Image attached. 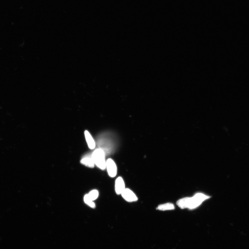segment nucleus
Instances as JSON below:
<instances>
[{
  "mask_svg": "<svg viewBox=\"0 0 249 249\" xmlns=\"http://www.w3.org/2000/svg\"><path fill=\"white\" fill-rule=\"evenodd\" d=\"M95 164L101 170H104L106 168V162L105 158V153L102 150L97 149L94 150L92 154Z\"/></svg>",
  "mask_w": 249,
  "mask_h": 249,
  "instance_id": "1",
  "label": "nucleus"
},
{
  "mask_svg": "<svg viewBox=\"0 0 249 249\" xmlns=\"http://www.w3.org/2000/svg\"><path fill=\"white\" fill-rule=\"evenodd\" d=\"M210 198V196L205 195L203 194L198 193L196 194L193 197L190 198L188 208L193 210L199 206L202 203Z\"/></svg>",
  "mask_w": 249,
  "mask_h": 249,
  "instance_id": "2",
  "label": "nucleus"
},
{
  "mask_svg": "<svg viewBox=\"0 0 249 249\" xmlns=\"http://www.w3.org/2000/svg\"><path fill=\"white\" fill-rule=\"evenodd\" d=\"M106 168L109 176L112 178L116 177L117 174L118 168L115 163L112 159H109L106 162Z\"/></svg>",
  "mask_w": 249,
  "mask_h": 249,
  "instance_id": "3",
  "label": "nucleus"
},
{
  "mask_svg": "<svg viewBox=\"0 0 249 249\" xmlns=\"http://www.w3.org/2000/svg\"><path fill=\"white\" fill-rule=\"evenodd\" d=\"M121 195L122 198L127 202H135L138 200L136 195L130 189L125 188Z\"/></svg>",
  "mask_w": 249,
  "mask_h": 249,
  "instance_id": "4",
  "label": "nucleus"
},
{
  "mask_svg": "<svg viewBox=\"0 0 249 249\" xmlns=\"http://www.w3.org/2000/svg\"><path fill=\"white\" fill-rule=\"evenodd\" d=\"M125 189V183L123 179L121 177H118L115 181V190L116 193L118 195H121Z\"/></svg>",
  "mask_w": 249,
  "mask_h": 249,
  "instance_id": "5",
  "label": "nucleus"
},
{
  "mask_svg": "<svg viewBox=\"0 0 249 249\" xmlns=\"http://www.w3.org/2000/svg\"><path fill=\"white\" fill-rule=\"evenodd\" d=\"M85 135L89 148L91 150L94 149L96 146V144H95V141L90 132L87 131H85Z\"/></svg>",
  "mask_w": 249,
  "mask_h": 249,
  "instance_id": "6",
  "label": "nucleus"
},
{
  "mask_svg": "<svg viewBox=\"0 0 249 249\" xmlns=\"http://www.w3.org/2000/svg\"><path fill=\"white\" fill-rule=\"evenodd\" d=\"M81 162L87 167L90 168H93L95 166L94 160L91 157H86L81 160Z\"/></svg>",
  "mask_w": 249,
  "mask_h": 249,
  "instance_id": "7",
  "label": "nucleus"
},
{
  "mask_svg": "<svg viewBox=\"0 0 249 249\" xmlns=\"http://www.w3.org/2000/svg\"><path fill=\"white\" fill-rule=\"evenodd\" d=\"M190 198L189 197H186L179 200L177 202V205L181 209L188 208Z\"/></svg>",
  "mask_w": 249,
  "mask_h": 249,
  "instance_id": "8",
  "label": "nucleus"
},
{
  "mask_svg": "<svg viewBox=\"0 0 249 249\" xmlns=\"http://www.w3.org/2000/svg\"><path fill=\"white\" fill-rule=\"evenodd\" d=\"M174 209L175 207L173 204L170 203L159 205L157 207L158 210L161 211L172 210H174Z\"/></svg>",
  "mask_w": 249,
  "mask_h": 249,
  "instance_id": "9",
  "label": "nucleus"
},
{
  "mask_svg": "<svg viewBox=\"0 0 249 249\" xmlns=\"http://www.w3.org/2000/svg\"><path fill=\"white\" fill-rule=\"evenodd\" d=\"M84 201L85 203L88 205L92 208H95L96 207V205L93 201L91 200V199L89 197L88 194L86 195L84 197Z\"/></svg>",
  "mask_w": 249,
  "mask_h": 249,
  "instance_id": "10",
  "label": "nucleus"
},
{
  "mask_svg": "<svg viewBox=\"0 0 249 249\" xmlns=\"http://www.w3.org/2000/svg\"><path fill=\"white\" fill-rule=\"evenodd\" d=\"M88 195L91 200L94 201L96 200L98 198V196H99V192L97 190H92Z\"/></svg>",
  "mask_w": 249,
  "mask_h": 249,
  "instance_id": "11",
  "label": "nucleus"
}]
</instances>
